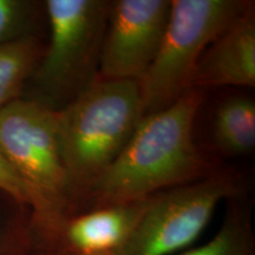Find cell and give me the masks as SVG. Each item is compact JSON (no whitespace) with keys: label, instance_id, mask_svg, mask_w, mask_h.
Wrapping results in <instances>:
<instances>
[{"label":"cell","instance_id":"cell-4","mask_svg":"<svg viewBox=\"0 0 255 255\" xmlns=\"http://www.w3.org/2000/svg\"><path fill=\"white\" fill-rule=\"evenodd\" d=\"M251 6L242 0H171L161 45L138 82L143 117L165 109L191 90L202 53Z\"/></svg>","mask_w":255,"mask_h":255},{"label":"cell","instance_id":"cell-9","mask_svg":"<svg viewBox=\"0 0 255 255\" xmlns=\"http://www.w3.org/2000/svg\"><path fill=\"white\" fill-rule=\"evenodd\" d=\"M255 87L254 6L215 38L197 63L191 89Z\"/></svg>","mask_w":255,"mask_h":255},{"label":"cell","instance_id":"cell-3","mask_svg":"<svg viewBox=\"0 0 255 255\" xmlns=\"http://www.w3.org/2000/svg\"><path fill=\"white\" fill-rule=\"evenodd\" d=\"M0 151L33 194L34 216L51 239L64 220L75 214L57 110L39 101L21 98L1 108Z\"/></svg>","mask_w":255,"mask_h":255},{"label":"cell","instance_id":"cell-5","mask_svg":"<svg viewBox=\"0 0 255 255\" xmlns=\"http://www.w3.org/2000/svg\"><path fill=\"white\" fill-rule=\"evenodd\" d=\"M109 1L47 0L50 41L37 69V82L66 105L97 78Z\"/></svg>","mask_w":255,"mask_h":255},{"label":"cell","instance_id":"cell-12","mask_svg":"<svg viewBox=\"0 0 255 255\" xmlns=\"http://www.w3.org/2000/svg\"><path fill=\"white\" fill-rule=\"evenodd\" d=\"M178 255H255L250 213L232 199L225 221L215 237L202 246Z\"/></svg>","mask_w":255,"mask_h":255},{"label":"cell","instance_id":"cell-8","mask_svg":"<svg viewBox=\"0 0 255 255\" xmlns=\"http://www.w3.org/2000/svg\"><path fill=\"white\" fill-rule=\"evenodd\" d=\"M154 196L69 216L51 238L58 246L57 254L116 253L131 237Z\"/></svg>","mask_w":255,"mask_h":255},{"label":"cell","instance_id":"cell-10","mask_svg":"<svg viewBox=\"0 0 255 255\" xmlns=\"http://www.w3.org/2000/svg\"><path fill=\"white\" fill-rule=\"evenodd\" d=\"M214 141L229 155L248 154L255 148V104L247 97H232L220 105L214 120Z\"/></svg>","mask_w":255,"mask_h":255},{"label":"cell","instance_id":"cell-15","mask_svg":"<svg viewBox=\"0 0 255 255\" xmlns=\"http://www.w3.org/2000/svg\"><path fill=\"white\" fill-rule=\"evenodd\" d=\"M0 255H12V250L9 248L7 237L0 229Z\"/></svg>","mask_w":255,"mask_h":255},{"label":"cell","instance_id":"cell-7","mask_svg":"<svg viewBox=\"0 0 255 255\" xmlns=\"http://www.w3.org/2000/svg\"><path fill=\"white\" fill-rule=\"evenodd\" d=\"M169 12L170 0L110 2L97 77L141 81L161 45Z\"/></svg>","mask_w":255,"mask_h":255},{"label":"cell","instance_id":"cell-13","mask_svg":"<svg viewBox=\"0 0 255 255\" xmlns=\"http://www.w3.org/2000/svg\"><path fill=\"white\" fill-rule=\"evenodd\" d=\"M33 4L23 0H0V47L27 37L34 17Z\"/></svg>","mask_w":255,"mask_h":255},{"label":"cell","instance_id":"cell-14","mask_svg":"<svg viewBox=\"0 0 255 255\" xmlns=\"http://www.w3.org/2000/svg\"><path fill=\"white\" fill-rule=\"evenodd\" d=\"M0 190L4 191L20 205L31 207L33 213H36L37 202L33 194L1 151H0Z\"/></svg>","mask_w":255,"mask_h":255},{"label":"cell","instance_id":"cell-1","mask_svg":"<svg viewBox=\"0 0 255 255\" xmlns=\"http://www.w3.org/2000/svg\"><path fill=\"white\" fill-rule=\"evenodd\" d=\"M202 101V90L191 89L165 109L143 117L78 213L146 199L215 173L194 143L193 126Z\"/></svg>","mask_w":255,"mask_h":255},{"label":"cell","instance_id":"cell-2","mask_svg":"<svg viewBox=\"0 0 255 255\" xmlns=\"http://www.w3.org/2000/svg\"><path fill=\"white\" fill-rule=\"evenodd\" d=\"M142 119L141 89L138 82L131 79L97 77L57 110L60 149L75 214Z\"/></svg>","mask_w":255,"mask_h":255},{"label":"cell","instance_id":"cell-6","mask_svg":"<svg viewBox=\"0 0 255 255\" xmlns=\"http://www.w3.org/2000/svg\"><path fill=\"white\" fill-rule=\"evenodd\" d=\"M240 194V182L225 171L156 194L131 237L113 255H169L182 251L205 231L221 201Z\"/></svg>","mask_w":255,"mask_h":255},{"label":"cell","instance_id":"cell-11","mask_svg":"<svg viewBox=\"0 0 255 255\" xmlns=\"http://www.w3.org/2000/svg\"><path fill=\"white\" fill-rule=\"evenodd\" d=\"M39 56V44L32 36L0 47V109L19 98Z\"/></svg>","mask_w":255,"mask_h":255},{"label":"cell","instance_id":"cell-16","mask_svg":"<svg viewBox=\"0 0 255 255\" xmlns=\"http://www.w3.org/2000/svg\"><path fill=\"white\" fill-rule=\"evenodd\" d=\"M56 255H113V254H56Z\"/></svg>","mask_w":255,"mask_h":255}]
</instances>
